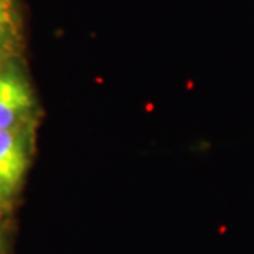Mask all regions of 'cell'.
Returning a JSON list of instances; mask_svg holds the SVG:
<instances>
[{"mask_svg": "<svg viewBox=\"0 0 254 254\" xmlns=\"http://www.w3.org/2000/svg\"><path fill=\"white\" fill-rule=\"evenodd\" d=\"M33 111L35 98L30 84L12 63L0 64V129H27Z\"/></svg>", "mask_w": 254, "mask_h": 254, "instance_id": "1", "label": "cell"}, {"mask_svg": "<svg viewBox=\"0 0 254 254\" xmlns=\"http://www.w3.org/2000/svg\"><path fill=\"white\" fill-rule=\"evenodd\" d=\"M18 189V184L13 180V177L8 174L5 165L0 162V198H7Z\"/></svg>", "mask_w": 254, "mask_h": 254, "instance_id": "4", "label": "cell"}, {"mask_svg": "<svg viewBox=\"0 0 254 254\" xmlns=\"http://www.w3.org/2000/svg\"><path fill=\"white\" fill-rule=\"evenodd\" d=\"M22 48V23L15 0H0V64L12 63Z\"/></svg>", "mask_w": 254, "mask_h": 254, "instance_id": "3", "label": "cell"}, {"mask_svg": "<svg viewBox=\"0 0 254 254\" xmlns=\"http://www.w3.org/2000/svg\"><path fill=\"white\" fill-rule=\"evenodd\" d=\"M0 162L20 185L28 167L27 129H0Z\"/></svg>", "mask_w": 254, "mask_h": 254, "instance_id": "2", "label": "cell"}, {"mask_svg": "<svg viewBox=\"0 0 254 254\" xmlns=\"http://www.w3.org/2000/svg\"><path fill=\"white\" fill-rule=\"evenodd\" d=\"M2 246H3V240H2V235H0V253H2Z\"/></svg>", "mask_w": 254, "mask_h": 254, "instance_id": "5", "label": "cell"}]
</instances>
